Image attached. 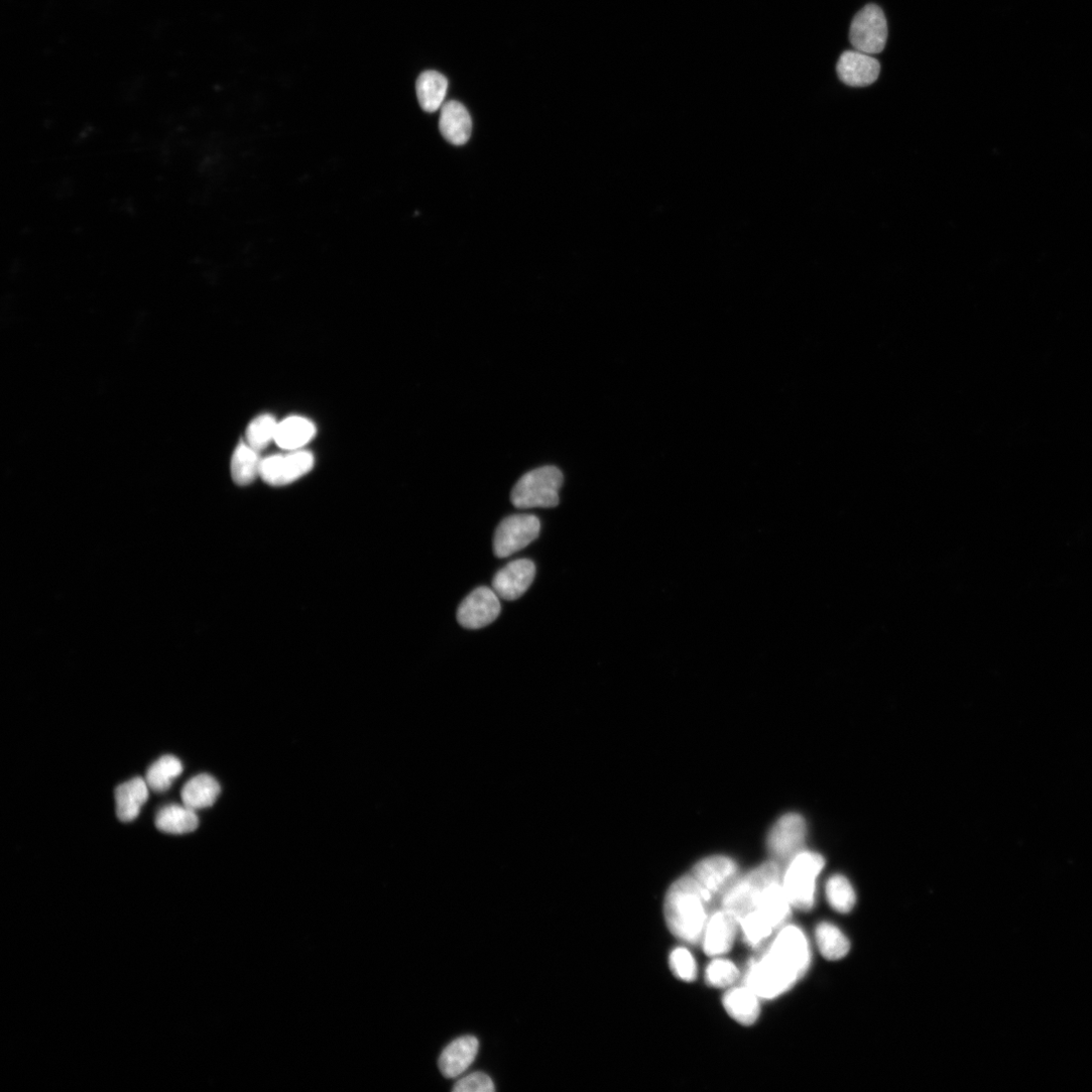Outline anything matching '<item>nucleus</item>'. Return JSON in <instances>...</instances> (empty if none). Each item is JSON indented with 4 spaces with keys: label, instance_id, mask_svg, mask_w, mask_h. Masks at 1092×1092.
<instances>
[{
    "label": "nucleus",
    "instance_id": "4468645a",
    "mask_svg": "<svg viewBox=\"0 0 1092 1092\" xmlns=\"http://www.w3.org/2000/svg\"><path fill=\"white\" fill-rule=\"evenodd\" d=\"M877 59L860 51H846L837 66L840 80L852 88H865L874 84L880 75Z\"/></svg>",
    "mask_w": 1092,
    "mask_h": 1092
},
{
    "label": "nucleus",
    "instance_id": "f03ea898",
    "mask_svg": "<svg viewBox=\"0 0 1092 1092\" xmlns=\"http://www.w3.org/2000/svg\"><path fill=\"white\" fill-rule=\"evenodd\" d=\"M763 956L794 987L804 977L811 964V947L805 932L794 925L780 931Z\"/></svg>",
    "mask_w": 1092,
    "mask_h": 1092
},
{
    "label": "nucleus",
    "instance_id": "ddd939ff",
    "mask_svg": "<svg viewBox=\"0 0 1092 1092\" xmlns=\"http://www.w3.org/2000/svg\"><path fill=\"white\" fill-rule=\"evenodd\" d=\"M535 572L532 561L526 559L513 561L496 574L493 579V590L506 601L517 600L531 586Z\"/></svg>",
    "mask_w": 1092,
    "mask_h": 1092
},
{
    "label": "nucleus",
    "instance_id": "7c9ffc66",
    "mask_svg": "<svg viewBox=\"0 0 1092 1092\" xmlns=\"http://www.w3.org/2000/svg\"><path fill=\"white\" fill-rule=\"evenodd\" d=\"M669 963L672 972L678 979L692 982L697 978V963L688 949H675L670 955Z\"/></svg>",
    "mask_w": 1092,
    "mask_h": 1092
},
{
    "label": "nucleus",
    "instance_id": "5701e85b",
    "mask_svg": "<svg viewBox=\"0 0 1092 1092\" xmlns=\"http://www.w3.org/2000/svg\"><path fill=\"white\" fill-rule=\"evenodd\" d=\"M156 827L159 831L172 834L184 835L195 832L199 827V819L195 814V811L188 807L180 806H168L160 810L155 820Z\"/></svg>",
    "mask_w": 1092,
    "mask_h": 1092
},
{
    "label": "nucleus",
    "instance_id": "a211bd4d",
    "mask_svg": "<svg viewBox=\"0 0 1092 1092\" xmlns=\"http://www.w3.org/2000/svg\"><path fill=\"white\" fill-rule=\"evenodd\" d=\"M722 1003L726 1012L743 1025L754 1024L760 1016V997L746 985L728 990Z\"/></svg>",
    "mask_w": 1092,
    "mask_h": 1092
},
{
    "label": "nucleus",
    "instance_id": "b1692460",
    "mask_svg": "<svg viewBox=\"0 0 1092 1092\" xmlns=\"http://www.w3.org/2000/svg\"><path fill=\"white\" fill-rule=\"evenodd\" d=\"M258 453L244 442L236 448L231 460V475L237 485L247 486L260 478L262 460Z\"/></svg>",
    "mask_w": 1092,
    "mask_h": 1092
},
{
    "label": "nucleus",
    "instance_id": "c85d7f7f",
    "mask_svg": "<svg viewBox=\"0 0 1092 1092\" xmlns=\"http://www.w3.org/2000/svg\"><path fill=\"white\" fill-rule=\"evenodd\" d=\"M278 422L270 414L253 419L246 430V443L255 451L266 449L275 441Z\"/></svg>",
    "mask_w": 1092,
    "mask_h": 1092
},
{
    "label": "nucleus",
    "instance_id": "412c9836",
    "mask_svg": "<svg viewBox=\"0 0 1092 1092\" xmlns=\"http://www.w3.org/2000/svg\"><path fill=\"white\" fill-rule=\"evenodd\" d=\"M221 787L211 775L201 774L186 783L181 791L183 803L192 810L211 808L219 798Z\"/></svg>",
    "mask_w": 1092,
    "mask_h": 1092
},
{
    "label": "nucleus",
    "instance_id": "6e6552de",
    "mask_svg": "<svg viewBox=\"0 0 1092 1092\" xmlns=\"http://www.w3.org/2000/svg\"><path fill=\"white\" fill-rule=\"evenodd\" d=\"M738 873L739 868L734 860L713 856L700 861L690 874L698 882L711 905L736 881Z\"/></svg>",
    "mask_w": 1092,
    "mask_h": 1092
},
{
    "label": "nucleus",
    "instance_id": "423d86ee",
    "mask_svg": "<svg viewBox=\"0 0 1092 1092\" xmlns=\"http://www.w3.org/2000/svg\"><path fill=\"white\" fill-rule=\"evenodd\" d=\"M853 47L865 54L881 53L888 38L887 21L883 11L876 5H868L854 18L850 29Z\"/></svg>",
    "mask_w": 1092,
    "mask_h": 1092
},
{
    "label": "nucleus",
    "instance_id": "bb28decb",
    "mask_svg": "<svg viewBox=\"0 0 1092 1092\" xmlns=\"http://www.w3.org/2000/svg\"><path fill=\"white\" fill-rule=\"evenodd\" d=\"M745 943L752 949H760L772 937L775 929L758 912L753 911L740 922Z\"/></svg>",
    "mask_w": 1092,
    "mask_h": 1092
},
{
    "label": "nucleus",
    "instance_id": "1a4fd4ad",
    "mask_svg": "<svg viewBox=\"0 0 1092 1092\" xmlns=\"http://www.w3.org/2000/svg\"><path fill=\"white\" fill-rule=\"evenodd\" d=\"M807 834V823L801 815H785L769 833L768 850L778 863H790L797 855L805 851Z\"/></svg>",
    "mask_w": 1092,
    "mask_h": 1092
},
{
    "label": "nucleus",
    "instance_id": "39448f33",
    "mask_svg": "<svg viewBox=\"0 0 1092 1092\" xmlns=\"http://www.w3.org/2000/svg\"><path fill=\"white\" fill-rule=\"evenodd\" d=\"M564 475L556 467H542L525 474L511 493L512 504L518 509L554 508L560 504L559 492Z\"/></svg>",
    "mask_w": 1092,
    "mask_h": 1092
},
{
    "label": "nucleus",
    "instance_id": "dca6fc26",
    "mask_svg": "<svg viewBox=\"0 0 1092 1092\" xmlns=\"http://www.w3.org/2000/svg\"><path fill=\"white\" fill-rule=\"evenodd\" d=\"M472 129V118L464 105L456 101L444 105L440 130L447 141L456 146L465 145L471 138Z\"/></svg>",
    "mask_w": 1092,
    "mask_h": 1092
},
{
    "label": "nucleus",
    "instance_id": "2eb2a0df",
    "mask_svg": "<svg viewBox=\"0 0 1092 1092\" xmlns=\"http://www.w3.org/2000/svg\"><path fill=\"white\" fill-rule=\"evenodd\" d=\"M479 1051V1041L474 1036H465L452 1042L440 1057V1069L448 1078L463 1074L475 1061Z\"/></svg>",
    "mask_w": 1092,
    "mask_h": 1092
},
{
    "label": "nucleus",
    "instance_id": "f257e3e1",
    "mask_svg": "<svg viewBox=\"0 0 1092 1092\" xmlns=\"http://www.w3.org/2000/svg\"><path fill=\"white\" fill-rule=\"evenodd\" d=\"M709 907L694 877L682 876L672 884L664 899V918L671 933L687 944L698 945L709 920Z\"/></svg>",
    "mask_w": 1092,
    "mask_h": 1092
},
{
    "label": "nucleus",
    "instance_id": "20e7f679",
    "mask_svg": "<svg viewBox=\"0 0 1092 1092\" xmlns=\"http://www.w3.org/2000/svg\"><path fill=\"white\" fill-rule=\"evenodd\" d=\"M825 864L823 856L808 851L801 852L788 863L782 884L793 907L809 912L815 906L817 881Z\"/></svg>",
    "mask_w": 1092,
    "mask_h": 1092
},
{
    "label": "nucleus",
    "instance_id": "cd10ccee",
    "mask_svg": "<svg viewBox=\"0 0 1092 1092\" xmlns=\"http://www.w3.org/2000/svg\"><path fill=\"white\" fill-rule=\"evenodd\" d=\"M827 897L831 906L840 914L850 913L856 905V893L850 881L842 876L835 875L828 881Z\"/></svg>",
    "mask_w": 1092,
    "mask_h": 1092
},
{
    "label": "nucleus",
    "instance_id": "a878e982",
    "mask_svg": "<svg viewBox=\"0 0 1092 1092\" xmlns=\"http://www.w3.org/2000/svg\"><path fill=\"white\" fill-rule=\"evenodd\" d=\"M184 771L181 762L173 756H163L152 764L146 773V782L155 793H166Z\"/></svg>",
    "mask_w": 1092,
    "mask_h": 1092
},
{
    "label": "nucleus",
    "instance_id": "aec40b11",
    "mask_svg": "<svg viewBox=\"0 0 1092 1092\" xmlns=\"http://www.w3.org/2000/svg\"><path fill=\"white\" fill-rule=\"evenodd\" d=\"M316 434L317 429L311 420L291 416L278 423L274 443L285 451H299Z\"/></svg>",
    "mask_w": 1092,
    "mask_h": 1092
},
{
    "label": "nucleus",
    "instance_id": "f8f14e48",
    "mask_svg": "<svg viewBox=\"0 0 1092 1092\" xmlns=\"http://www.w3.org/2000/svg\"><path fill=\"white\" fill-rule=\"evenodd\" d=\"M739 921L724 909L709 917L703 938V951L710 957L722 956L731 951L737 938Z\"/></svg>",
    "mask_w": 1092,
    "mask_h": 1092
},
{
    "label": "nucleus",
    "instance_id": "9d476101",
    "mask_svg": "<svg viewBox=\"0 0 1092 1092\" xmlns=\"http://www.w3.org/2000/svg\"><path fill=\"white\" fill-rule=\"evenodd\" d=\"M314 465V456L306 451L270 456L262 460L260 478L270 486H286L310 473Z\"/></svg>",
    "mask_w": 1092,
    "mask_h": 1092
},
{
    "label": "nucleus",
    "instance_id": "2f4dec72",
    "mask_svg": "<svg viewBox=\"0 0 1092 1092\" xmlns=\"http://www.w3.org/2000/svg\"><path fill=\"white\" fill-rule=\"evenodd\" d=\"M493 1080L485 1073L475 1072L457 1082L456 1092H492L495 1091Z\"/></svg>",
    "mask_w": 1092,
    "mask_h": 1092
},
{
    "label": "nucleus",
    "instance_id": "393cba45",
    "mask_svg": "<svg viewBox=\"0 0 1092 1092\" xmlns=\"http://www.w3.org/2000/svg\"><path fill=\"white\" fill-rule=\"evenodd\" d=\"M816 938L821 953L829 960H841L850 951L848 938L830 923H823L817 928Z\"/></svg>",
    "mask_w": 1092,
    "mask_h": 1092
},
{
    "label": "nucleus",
    "instance_id": "7ed1b4c3",
    "mask_svg": "<svg viewBox=\"0 0 1092 1092\" xmlns=\"http://www.w3.org/2000/svg\"><path fill=\"white\" fill-rule=\"evenodd\" d=\"M783 871L777 861L762 864L727 888L721 897V908L731 913L739 923L755 911L764 889L782 880Z\"/></svg>",
    "mask_w": 1092,
    "mask_h": 1092
},
{
    "label": "nucleus",
    "instance_id": "6ab92c4d",
    "mask_svg": "<svg viewBox=\"0 0 1092 1092\" xmlns=\"http://www.w3.org/2000/svg\"><path fill=\"white\" fill-rule=\"evenodd\" d=\"M146 780L136 777L121 784L115 793L117 803V816L121 822L129 823L136 820L141 808L149 798Z\"/></svg>",
    "mask_w": 1092,
    "mask_h": 1092
},
{
    "label": "nucleus",
    "instance_id": "0eeeda50",
    "mask_svg": "<svg viewBox=\"0 0 1092 1092\" xmlns=\"http://www.w3.org/2000/svg\"><path fill=\"white\" fill-rule=\"evenodd\" d=\"M540 532V521L534 515L519 514L505 518L497 527L494 537V554L499 559L508 558L535 540Z\"/></svg>",
    "mask_w": 1092,
    "mask_h": 1092
},
{
    "label": "nucleus",
    "instance_id": "c756f323",
    "mask_svg": "<svg viewBox=\"0 0 1092 1092\" xmlns=\"http://www.w3.org/2000/svg\"><path fill=\"white\" fill-rule=\"evenodd\" d=\"M740 977L736 964L726 959H715L706 968L705 981L715 988L732 986Z\"/></svg>",
    "mask_w": 1092,
    "mask_h": 1092
},
{
    "label": "nucleus",
    "instance_id": "9b49d317",
    "mask_svg": "<svg viewBox=\"0 0 1092 1092\" xmlns=\"http://www.w3.org/2000/svg\"><path fill=\"white\" fill-rule=\"evenodd\" d=\"M500 612L501 603L496 592L488 587H480L462 602L457 617L463 627L479 629L494 622Z\"/></svg>",
    "mask_w": 1092,
    "mask_h": 1092
},
{
    "label": "nucleus",
    "instance_id": "f3484780",
    "mask_svg": "<svg viewBox=\"0 0 1092 1092\" xmlns=\"http://www.w3.org/2000/svg\"><path fill=\"white\" fill-rule=\"evenodd\" d=\"M792 907L782 880H779L764 889L755 911H758L775 931H780L792 917Z\"/></svg>",
    "mask_w": 1092,
    "mask_h": 1092
},
{
    "label": "nucleus",
    "instance_id": "4be33fe9",
    "mask_svg": "<svg viewBox=\"0 0 1092 1092\" xmlns=\"http://www.w3.org/2000/svg\"><path fill=\"white\" fill-rule=\"evenodd\" d=\"M449 82L438 72L423 73L416 83V93L421 108L428 113H436L447 97Z\"/></svg>",
    "mask_w": 1092,
    "mask_h": 1092
}]
</instances>
